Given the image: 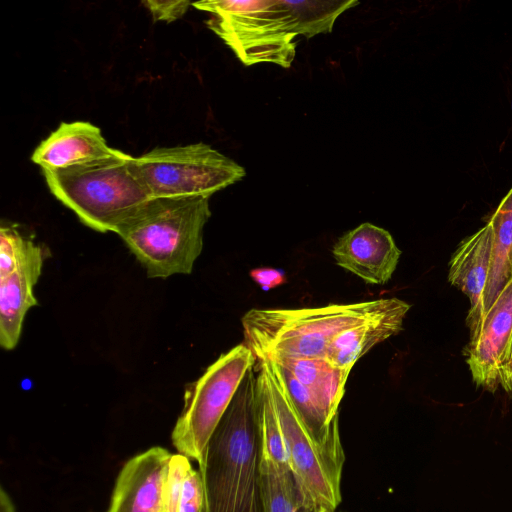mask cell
Masks as SVG:
<instances>
[{"instance_id": "1", "label": "cell", "mask_w": 512, "mask_h": 512, "mask_svg": "<svg viewBox=\"0 0 512 512\" xmlns=\"http://www.w3.org/2000/svg\"><path fill=\"white\" fill-rule=\"evenodd\" d=\"M255 372L247 371L198 463L205 512H263Z\"/></svg>"}, {"instance_id": "2", "label": "cell", "mask_w": 512, "mask_h": 512, "mask_svg": "<svg viewBox=\"0 0 512 512\" xmlns=\"http://www.w3.org/2000/svg\"><path fill=\"white\" fill-rule=\"evenodd\" d=\"M401 302L382 298L315 308H252L242 319L245 345L256 362L275 358H325L344 329L388 312Z\"/></svg>"}, {"instance_id": "3", "label": "cell", "mask_w": 512, "mask_h": 512, "mask_svg": "<svg viewBox=\"0 0 512 512\" xmlns=\"http://www.w3.org/2000/svg\"><path fill=\"white\" fill-rule=\"evenodd\" d=\"M206 195L153 197L118 229L150 278L190 274L211 216Z\"/></svg>"}, {"instance_id": "4", "label": "cell", "mask_w": 512, "mask_h": 512, "mask_svg": "<svg viewBox=\"0 0 512 512\" xmlns=\"http://www.w3.org/2000/svg\"><path fill=\"white\" fill-rule=\"evenodd\" d=\"M42 173L51 193L83 224L102 233H117L153 198L135 157L118 149L108 157Z\"/></svg>"}, {"instance_id": "5", "label": "cell", "mask_w": 512, "mask_h": 512, "mask_svg": "<svg viewBox=\"0 0 512 512\" xmlns=\"http://www.w3.org/2000/svg\"><path fill=\"white\" fill-rule=\"evenodd\" d=\"M212 16V30L246 66L272 62L288 68L295 58L297 34L287 0H217L192 3Z\"/></svg>"}, {"instance_id": "6", "label": "cell", "mask_w": 512, "mask_h": 512, "mask_svg": "<svg viewBox=\"0 0 512 512\" xmlns=\"http://www.w3.org/2000/svg\"><path fill=\"white\" fill-rule=\"evenodd\" d=\"M265 373L284 439L290 470L312 512H335L341 502L344 451L317 445L295 413L270 360L257 362Z\"/></svg>"}, {"instance_id": "7", "label": "cell", "mask_w": 512, "mask_h": 512, "mask_svg": "<svg viewBox=\"0 0 512 512\" xmlns=\"http://www.w3.org/2000/svg\"><path fill=\"white\" fill-rule=\"evenodd\" d=\"M256 358L244 343L222 354L186 387L183 409L172 430L178 453L200 463L206 446Z\"/></svg>"}, {"instance_id": "8", "label": "cell", "mask_w": 512, "mask_h": 512, "mask_svg": "<svg viewBox=\"0 0 512 512\" xmlns=\"http://www.w3.org/2000/svg\"><path fill=\"white\" fill-rule=\"evenodd\" d=\"M135 162L152 197L211 196L246 174L244 167L202 142L155 148Z\"/></svg>"}, {"instance_id": "9", "label": "cell", "mask_w": 512, "mask_h": 512, "mask_svg": "<svg viewBox=\"0 0 512 512\" xmlns=\"http://www.w3.org/2000/svg\"><path fill=\"white\" fill-rule=\"evenodd\" d=\"M512 354V279L503 288L465 348L477 386L494 392Z\"/></svg>"}, {"instance_id": "10", "label": "cell", "mask_w": 512, "mask_h": 512, "mask_svg": "<svg viewBox=\"0 0 512 512\" xmlns=\"http://www.w3.org/2000/svg\"><path fill=\"white\" fill-rule=\"evenodd\" d=\"M332 255L338 266L366 283L383 285L396 270L401 250L387 230L362 223L336 241Z\"/></svg>"}, {"instance_id": "11", "label": "cell", "mask_w": 512, "mask_h": 512, "mask_svg": "<svg viewBox=\"0 0 512 512\" xmlns=\"http://www.w3.org/2000/svg\"><path fill=\"white\" fill-rule=\"evenodd\" d=\"M172 453L154 446L120 470L107 512H163V488Z\"/></svg>"}, {"instance_id": "12", "label": "cell", "mask_w": 512, "mask_h": 512, "mask_svg": "<svg viewBox=\"0 0 512 512\" xmlns=\"http://www.w3.org/2000/svg\"><path fill=\"white\" fill-rule=\"evenodd\" d=\"M48 252L32 242L15 270L0 278V345L5 350L16 347L27 311L38 304L34 286Z\"/></svg>"}, {"instance_id": "13", "label": "cell", "mask_w": 512, "mask_h": 512, "mask_svg": "<svg viewBox=\"0 0 512 512\" xmlns=\"http://www.w3.org/2000/svg\"><path fill=\"white\" fill-rule=\"evenodd\" d=\"M494 229L489 220L482 228L463 239L449 262L448 280L470 301L466 318L470 335L483 319V296L488 282Z\"/></svg>"}, {"instance_id": "14", "label": "cell", "mask_w": 512, "mask_h": 512, "mask_svg": "<svg viewBox=\"0 0 512 512\" xmlns=\"http://www.w3.org/2000/svg\"><path fill=\"white\" fill-rule=\"evenodd\" d=\"M99 127L87 121L62 122L34 150L31 160L41 169H62L112 155Z\"/></svg>"}, {"instance_id": "15", "label": "cell", "mask_w": 512, "mask_h": 512, "mask_svg": "<svg viewBox=\"0 0 512 512\" xmlns=\"http://www.w3.org/2000/svg\"><path fill=\"white\" fill-rule=\"evenodd\" d=\"M410 307L401 300L388 312L344 329L329 344L325 359L335 367L351 369L371 348L403 329Z\"/></svg>"}, {"instance_id": "16", "label": "cell", "mask_w": 512, "mask_h": 512, "mask_svg": "<svg viewBox=\"0 0 512 512\" xmlns=\"http://www.w3.org/2000/svg\"><path fill=\"white\" fill-rule=\"evenodd\" d=\"M269 360L288 370L308 389L330 422L338 419L339 405L351 369L335 367L325 358L282 357Z\"/></svg>"}, {"instance_id": "17", "label": "cell", "mask_w": 512, "mask_h": 512, "mask_svg": "<svg viewBox=\"0 0 512 512\" xmlns=\"http://www.w3.org/2000/svg\"><path fill=\"white\" fill-rule=\"evenodd\" d=\"M489 220L493 225L494 239L488 282L483 296V318L512 279V188Z\"/></svg>"}, {"instance_id": "18", "label": "cell", "mask_w": 512, "mask_h": 512, "mask_svg": "<svg viewBox=\"0 0 512 512\" xmlns=\"http://www.w3.org/2000/svg\"><path fill=\"white\" fill-rule=\"evenodd\" d=\"M259 468L263 512H312L289 467L260 456Z\"/></svg>"}, {"instance_id": "19", "label": "cell", "mask_w": 512, "mask_h": 512, "mask_svg": "<svg viewBox=\"0 0 512 512\" xmlns=\"http://www.w3.org/2000/svg\"><path fill=\"white\" fill-rule=\"evenodd\" d=\"M255 369L257 371L255 404L260 456L289 467L284 439L264 370L257 363Z\"/></svg>"}, {"instance_id": "20", "label": "cell", "mask_w": 512, "mask_h": 512, "mask_svg": "<svg viewBox=\"0 0 512 512\" xmlns=\"http://www.w3.org/2000/svg\"><path fill=\"white\" fill-rule=\"evenodd\" d=\"M33 241L25 238L16 228H0V278L12 273Z\"/></svg>"}, {"instance_id": "21", "label": "cell", "mask_w": 512, "mask_h": 512, "mask_svg": "<svg viewBox=\"0 0 512 512\" xmlns=\"http://www.w3.org/2000/svg\"><path fill=\"white\" fill-rule=\"evenodd\" d=\"M190 466L189 458L180 453L172 454L163 488V512H177L182 483Z\"/></svg>"}, {"instance_id": "22", "label": "cell", "mask_w": 512, "mask_h": 512, "mask_svg": "<svg viewBox=\"0 0 512 512\" xmlns=\"http://www.w3.org/2000/svg\"><path fill=\"white\" fill-rule=\"evenodd\" d=\"M177 512H205L204 485L199 470L192 465L182 483Z\"/></svg>"}, {"instance_id": "23", "label": "cell", "mask_w": 512, "mask_h": 512, "mask_svg": "<svg viewBox=\"0 0 512 512\" xmlns=\"http://www.w3.org/2000/svg\"><path fill=\"white\" fill-rule=\"evenodd\" d=\"M150 11L155 21L162 20L172 22L181 18L192 2L187 0H147L142 2Z\"/></svg>"}, {"instance_id": "24", "label": "cell", "mask_w": 512, "mask_h": 512, "mask_svg": "<svg viewBox=\"0 0 512 512\" xmlns=\"http://www.w3.org/2000/svg\"><path fill=\"white\" fill-rule=\"evenodd\" d=\"M249 275L264 291H269L286 282L284 272L273 267L255 268L249 272Z\"/></svg>"}, {"instance_id": "25", "label": "cell", "mask_w": 512, "mask_h": 512, "mask_svg": "<svg viewBox=\"0 0 512 512\" xmlns=\"http://www.w3.org/2000/svg\"><path fill=\"white\" fill-rule=\"evenodd\" d=\"M500 385L512 397V354L502 371Z\"/></svg>"}, {"instance_id": "26", "label": "cell", "mask_w": 512, "mask_h": 512, "mask_svg": "<svg viewBox=\"0 0 512 512\" xmlns=\"http://www.w3.org/2000/svg\"><path fill=\"white\" fill-rule=\"evenodd\" d=\"M0 512H16L12 499L3 487L0 489Z\"/></svg>"}]
</instances>
